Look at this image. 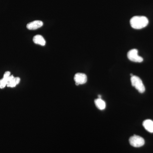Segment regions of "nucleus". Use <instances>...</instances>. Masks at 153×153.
<instances>
[{
    "label": "nucleus",
    "mask_w": 153,
    "mask_h": 153,
    "mask_svg": "<svg viewBox=\"0 0 153 153\" xmlns=\"http://www.w3.org/2000/svg\"><path fill=\"white\" fill-rule=\"evenodd\" d=\"M130 25L133 28L140 30L145 27L149 24V20L143 16H135L131 19Z\"/></svg>",
    "instance_id": "nucleus-1"
},
{
    "label": "nucleus",
    "mask_w": 153,
    "mask_h": 153,
    "mask_svg": "<svg viewBox=\"0 0 153 153\" xmlns=\"http://www.w3.org/2000/svg\"><path fill=\"white\" fill-rule=\"evenodd\" d=\"M131 85L135 88L140 93H143L145 91V87L142 80L138 76L133 75L131 78Z\"/></svg>",
    "instance_id": "nucleus-2"
},
{
    "label": "nucleus",
    "mask_w": 153,
    "mask_h": 153,
    "mask_svg": "<svg viewBox=\"0 0 153 153\" xmlns=\"http://www.w3.org/2000/svg\"><path fill=\"white\" fill-rule=\"evenodd\" d=\"M129 141L130 145L134 147H140L145 144L144 139L141 137L136 135H134L131 137Z\"/></svg>",
    "instance_id": "nucleus-3"
},
{
    "label": "nucleus",
    "mask_w": 153,
    "mask_h": 153,
    "mask_svg": "<svg viewBox=\"0 0 153 153\" xmlns=\"http://www.w3.org/2000/svg\"><path fill=\"white\" fill-rule=\"evenodd\" d=\"M128 58L131 61L137 63L142 62L143 59L138 54L137 49H134L129 51L127 54Z\"/></svg>",
    "instance_id": "nucleus-4"
},
{
    "label": "nucleus",
    "mask_w": 153,
    "mask_h": 153,
    "mask_svg": "<svg viewBox=\"0 0 153 153\" xmlns=\"http://www.w3.org/2000/svg\"><path fill=\"white\" fill-rule=\"evenodd\" d=\"M74 80L76 85L84 84L87 82V76L83 73H77L74 75Z\"/></svg>",
    "instance_id": "nucleus-5"
},
{
    "label": "nucleus",
    "mask_w": 153,
    "mask_h": 153,
    "mask_svg": "<svg viewBox=\"0 0 153 153\" xmlns=\"http://www.w3.org/2000/svg\"><path fill=\"white\" fill-rule=\"evenodd\" d=\"M43 24L42 21L37 20L29 23L27 25V27L29 30H36L42 27Z\"/></svg>",
    "instance_id": "nucleus-6"
},
{
    "label": "nucleus",
    "mask_w": 153,
    "mask_h": 153,
    "mask_svg": "<svg viewBox=\"0 0 153 153\" xmlns=\"http://www.w3.org/2000/svg\"><path fill=\"white\" fill-rule=\"evenodd\" d=\"M21 79L19 77H14L13 75H10L8 79L7 86L9 87H15L20 82Z\"/></svg>",
    "instance_id": "nucleus-7"
},
{
    "label": "nucleus",
    "mask_w": 153,
    "mask_h": 153,
    "mask_svg": "<svg viewBox=\"0 0 153 153\" xmlns=\"http://www.w3.org/2000/svg\"><path fill=\"white\" fill-rule=\"evenodd\" d=\"M146 130L150 133H153V121L151 120H146L144 121L143 123Z\"/></svg>",
    "instance_id": "nucleus-8"
},
{
    "label": "nucleus",
    "mask_w": 153,
    "mask_h": 153,
    "mask_svg": "<svg viewBox=\"0 0 153 153\" xmlns=\"http://www.w3.org/2000/svg\"><path fill=\"white\" fill-rule=\"evenodd\" d=\"M10 72L9 71L5 72L3 78L0 80V88L2 89L5 87L7 83L8 79L10 76Z\"/></svg>",
    "instance_id": "nucleus-9"
},
{
    "label": "nucleus",
    "mask_w": 153,
    "mask_h": 153,
    "mask_svg": "<svg viewBox=\"0 0 153 153\" xmlns=\"http://www.w3.org/2000/svg\"><path fill=\"white\" fill-rule=\"evenodd\" d=\"M33 41L36 44L44 46L46 44V41L43 36L41 35H36L33 38Z\"/></svg>",
    "instance_id": "nucleus-10"
},
{
    "label": "nucleus",
    "mask_w": 153,
    "mask_h": 153,
    "mask_svg": "<svg viewBox=\"0 0 153 153\" xmlns=\"http://www.w3.org/2000/svg\"><path fill=\"white\" fill-rule=\"evenodd\" d=\"M94 103L96 106L99 109L104 110L106 107V104L105 102L102 100L101 98H97L94 100Z\"/></svg>",
    "instance_id": "nucleus-11"
},
{
    "label": "nucleus",
    "mask_w": 153,
    "mask_h": 153,
    "mask_svg": "<svg viewBox=\"0 0 153 153\" xmlns=\"http://www.w3.org/2000/svg\"><path fill=\"white\" fill-rule=\"evenodd\" d=\"M98 98H101V96L100 95H98Z\"/></svg>",
    "instance_id": "nucleus-12"
}]
</instances>
